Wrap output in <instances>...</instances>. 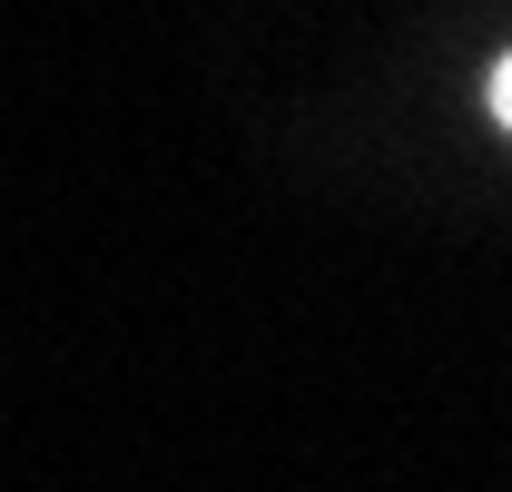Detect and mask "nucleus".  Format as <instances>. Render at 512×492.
I'll return each instance as SVG.
<instances>
[{
    "mask_svg": "<svg viewBox=\"0 0 512 492\" xmlns=\"http://www.w3.org/2000/svg\"><path fill=\"white\" fill-rule=\"evenodd\" d=\"M493 119L512 128V50H503V69H493Z\"/></svg>",
    "mask_w": 512,
    "mask_h": 492,
    "instance_id": "obj_1",
    "label": "nucleus"
}]
</instances>
